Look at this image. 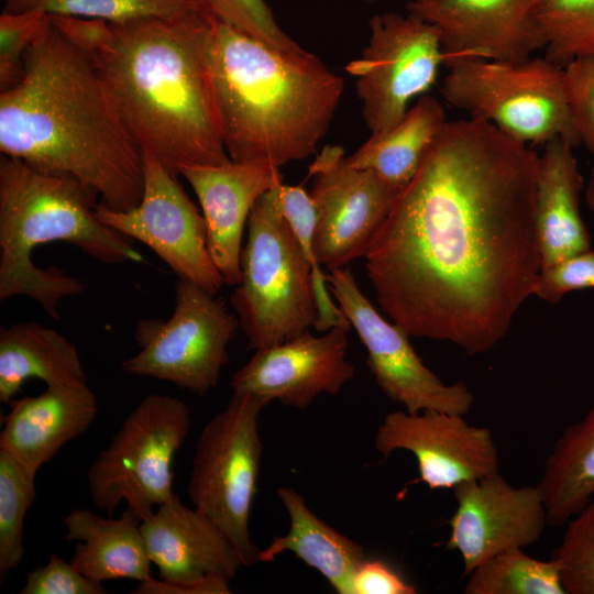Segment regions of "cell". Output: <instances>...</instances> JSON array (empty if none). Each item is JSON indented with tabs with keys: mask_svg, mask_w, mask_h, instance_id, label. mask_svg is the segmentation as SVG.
I'll use <instances>...</instances> for the list:
<instances>
[{
	"mask_svg": "<svg viewBox=\"0 0 594 594\" xmlns=\"http://www.w3.org/2000/svg\"><path fill=\"white\" fill-rule=\"evenodd\" d=\"M539 155L495 125L448 121L366 254L383 311L409 336L492 350L541 272Z\"/></svg>",
	"mask_w": 594,
	"mask_h": 594,
	"instance_id": "1",
	"label": "cell"
},
{
	"mask_svg": "<svg viewBox=\"0 0 594 594\" xmlns=\"http://www.w3.org/2000/svg\"><path fill=\"white\" fill-rule=\"evenodd\" d=\"M48 18L89 56L142 151L177 177L185 165L231 162L211 67L210 10L121 23Z\"/></svg>",
	"mask_w": 594,
	"mask_h": 594,
	"instance_id": "2",
	"label": "cell"
},
{
	"mask_svg": "<svg viewBox=\"0 0 594 594\" xmlns=\"http://www.w3.org/2000/svg\"><path fill=\"white\" fill-rule=\"evenodd\" d=\"M0 151L72 177L114 210L139 205L143 152L89 56L46 15L18 84L0 94Z\"/></svg>",
	"mask_w": 594,
	"mask_h": 594,
	"instance_id": "3",
	"label": "cell"
},
{
	"mask_svg": "<svg viewBox=\"0 0 594 594\" xmlns=\"http://www.w3.org/2000/svg\"><path fill=\"white\" fill-rule=\"evenodd\" d=\"M211 67L231 161L282 167L317 154L344 89L317 55L278 51L217 19Z\"/></svg>",
	"mask_w": 594,
	"mask_h": 594,
	"instance_id": "4",
	"label": "cell"
},
{
	"mask_svg": "<svg viewBox=\"0 0 594 594\" xmlns=\"http://www.w3.org/2000/svg\"><path fill=\"white\" fill-rule=\"evenodd\" d=\"M98 200L72 177L43 173L1 154L0 300L26 296L59 319V301L85 289L59 267L33 264L34 249L45 243L66 242L106 264L143 261L132 238L98 219Z\"/></svg>",
	"mask_w": 594,
	"mask_h": 594,
	"instance_id": "5",
	"label": "cell"
},
{
	"mask_svg": "<svg viewBox=\"0 0 594 594\" xmlns=\"http://www.w3.org/2000/svg\"><path fill=\"white\" fill-rule=\"evenodd\" d=\"M273 189L249 216L240 282L230 297L248 346L255 351L309 331L318 319L310 264Z\"/></svg>",
	"mask_w": 594,
	"mask_h": 594,
	"instance_id": "6",
	"label": "cell"
},
{
	"mask_svg": "<svg viewBox=\"0 0 594 594\" xmlns=\"http://www.w3.org/2000/svg\"><path fill=\"white\" fill-rule=\"evenodd\" d=\"M448 69L442 96L470 118L488 122L526 145L557 138L573 147L581 143L570 112L564 70L546 57L468 61Z\"/></svg>",
	"mask_w": 594,
	"mask_h": 594,
	"instance_id": "7",
	"label": "cell"
},
{
	"mask_svg": "<svg viewBox=\"0 0 594 594\" xmlns=\"http://www.w3.org/2000/svg\"><path fill=\"white\" fill-rule=\"evenodd\" d=\"M190 427L185 402L160 394L144 397L88 470L94 505L112 517L125 502L143 520L154 506L170 499L174 457Z\"/></svg>",
	"mask_w": 594,
	"mask_h": 594,
	"instance_id": "8",
	"label": "cell"
},
{
	"mask_svg": "<svg viewBox=\"0 0 594 594\" xmlns=\"http://www.w3.org/2000/svg\"><path fill=\"white\" fill-rule=\"evenodd\" d=\"M267 404L254 395L232 394L201 430L187 486L194 508L227 535L244 566L260 563L249 519L263 451L257 419Z\"/></svg>",
	"mask_w": 594,
	"mask_h": 594,
	"instance_id": "9",
	"label": "cell"
},
{
	"mask_svg": "<svg viewBox=\"0 0 594 594\" xmlns=\"http://www.w3.org/2000/svg\"><path fill=\"white\" fill-rule=\"evenodd\" d=\"M168 320L142 319L134 330L140 351L121 363L130 375L170 382L204 395L217 387L239 324L222 299L179 278Z\"/></svg>",
	"mask_w": 594,
	"mask_h": 594,
	"instance_id": "10",
	"label": "cell"
},
{
	"mask_svg": "<svg viewBox=\"0 0 594 594\" xmlns=\"http://www.w3.org/2000/svg\"><path fill=\"white\" fill-rule=\"evenodd\" d=\"M369 26L367 45L345 70L355 77L367 129L380 133L395 127L409 102L435 85L443 55L437 28L410 11L374 14Z\"/></svg>",
	"mask_w": 594,
	"mask_h": 594,
	"instance_id": "11",
	"label": "cell"
},
{
	"mask_svg": "<svg viewBox=\"0 0 594 594\" xmlns=\"http://www.w3.org/2000/svg\"><path fill=\"white\" fill-rule=\"evenodd\" d=\"M143 152L144 190L139 205L114 210L98 204L96 213L106 226L154 251L178 276L217 295L224 278L207 245V229L183 187L151 152Z\"/></svg>",
	"mask_w": 594,
	"mask_h": 594,
	"instance_id": "12",
	"label": "cell"
},
{
	"mask_svg": "<svg viewBox=\"0 0 594 594\" xmlns=\"http://www.w3.org/2000/svg\"><path fill=\"white\" fill-rule=\"evenodd\" d=\"M339 307L355 329L367 352V365L384 395L408 413L438 410L466 415L474 395L462 383L444 384L418 356L408 332L389 323L362 294L351 270L327 275Z\"/></svg>",
	"mask_w": 594,
	"mask_h": 594,
	"instance_id": "13",
	"label": "cell"
},
{
	"mask_svg": "<svg viewBox=\"0 0 594 594\" xmlns=\"http://www.w3.org/2000/svg\"><path fill=\"white\" fill-rule=\"evenodd\" d=\"M317 220L314 248L329 271L364 257L399 191L371 169L348 163L340 145H324L308 167Z\"/></svg>",
	"mask_w": 594,
	"mask_h": 594,
	"instance_id": "14",
	"label": "cell"
},
{
	"mask_svg": "<svg viewBox=\"0 0 594 594\" xmlns=\"http://www.w3.org/2000/svg\"><path fill=\"white\" fill-rule=\"evenodd\" d=\"M464 415L425 410L393 411L378 426L374 446L384 458L396 450L411 452L419 479L431 491L499 472L498 452L492 431L470 425Z\"/></svg>",
	"mask_w": 594,
	"mask_h": 594,
	"instance_id": "15",
	"label": "cell"
},
{
	"mask_svg": "<svg viewBox=\"0 0 594 594\" xmlns=\"http://www.w3.org/2000/svg\"><path fill=\"white\" fill-rule=\"evenodd\" d=\"M453 492L457 508L447 549L460 553L466 575L503 551L536 543L548 525L538 484L516 487L498 472L461 483Z\"/></svg>",
	"mask_w": 594,
	"mask_h": 594,
	"instance_id": "16",
	"label": "cell"
},
{
	"mask_svg": "<svg viewBox=\"0 0 594 594\" xmlns=\"http://www.w3.org/2000/svg\"><path fill=\"white\" fill-rule=\"evenodd\" d=\"M540 0L409 1L410 11L439 32L443 65L468 61L521 62L544 50Z\"/></svg>",
	"mask_w": 594,
	"mask_h": 594,
	"instance_id": "17",
	"label": "cell"
},
{
	"mask_svg": "<svg viewBox=\"0 0 594 594\" xmlns=\"http://www.w3.org/2000/svg\"><path fill=\"white\" fill-rule=\"evenodd\" d=\"M348 331L344 327H333L322 336L306 331L280 344L256 350L233 374V393L254 395L267 403L279 400L300 409L321 393L337 395L355 374L345 358Z\"/></svg>",
	"mask_w": 594,
	"mask_h": 594,
	"instance_id": "18",
	"label": "cell"
},
{
	"mask_svg": "<svg viewBox=\"0 0 594 594\" xmlns=\"http://www.w3.org/2000/svg\"><path fill=\"white\" fill-rule=\"evenodd\" d=\"M179 175L200 202L213 263L226 284L238 285L245 222L255 202L283 183L280 167L231 161L220 165H185Z\"/></svg>",
	"mask_w": 594,
	"mask_h": 594,
	"instance_id": "19",
	"label": "cell"
},
{
	"mask_svg": "<svg viewBox=\"0 0 594 594\" xmlns=\"http://www.w3.org/2000/svg\"><path fill=\"white\" fill-rule=\"evenodd\" d=\"M160 576L173 582H230L242 564L227 535L175 494L141 522Z\"/></svg>",
	"mask_w": 594,
	"mask_h": 594,
	"instance_id": "20",
	"label": "cell"
},
{
	"mask_svg": "<svg viewBox=\"0 0 594 594\" xmlns=\"http://www.w3.org/2000/svg\"><path fill=\"white\" fill-rule=\"evenodd\" d=\"M1 417L0 448L32 472L94 422L97 399L87 382L47 385L37 396L13 398Z\"/></svg>",
	"mask_w": 594,
	"mask_h": 594,
	"instance_id": "21",
	"label": "cell"
},
{
	"mask_svg": "<svg viewBox=\"0 0 594 594\" xmlns=\"http://www.w3.org/2000/svg\"><path fill=\"white\" fill-rule=\"evenodd\" d=\"M572 150L569 142L557 138L539 155L536 222L541 270L591 250L580 213L583 177Z\"/></svg>",
	"mask_w": 594,
	"mask_h": 594,
	"instance_id": "22",
	"label": "cell"
},
{
	"mask_svg": "<svg viewBox=\"0 0 594 594\" xmlns=\"http://www.w3.org/2000/svg\"><path fill=\"white\" fill-rule=\"evenodd\" d=\"M141 522L130 507L119 518H103L87 508L70 510L63 519L65 539L76 541L70 563L87 578L101 583L150 579L153 563Z\"/></svg>",
	"mask_w": 594,
	"mask_h": 594,
	"instance_id": "23",
	"label": "cell"
},
{
	"mask_svg": "<svg viewBox=\"0 0 594 594\" xmlns=\"http://www.w3.org/2000/svg\"><path fill=\"white\" fill-rule=\"evenodd\" d=\"M289 520V531L275 536L260 550V562H272L285 551L318 571L339 594H353V579L366 559L361 544L320 519L292 487L277 488Z\"/></svg>",
	"mask_w": 594,
	"mask_h": 594,
	"instance_id": "24",
	"label": "cell"
},
{
	"mask_svg": "<svg viewBox=\"0 0 594 594\" xmlns=\"http://www.w3.org/2000/svg\"><path fill=\"white\" fill-rule=\"evenodd\" d=\"M29 378L47 385L87 382L78 350L58 331L37 322L0 329V402L9 404Z\"/></svg>",
	"mask_w": 594,
	"mask_h": 594,
	"instance_id": "25",
	"label": "cell"
},
{
	"mask_svg": "<svg viewBox=\"0 0 594 594\" xmlns=\"http://www.w3.org/2000/svg\"><path fill=\"white\" fill-rule=\"evenodd\" d=\"M448 122L442 103L420 96L392 129L371 136L350 156L348 163L371 169L386 184L402 191L418 172L426 154Z\"/></svg>",
	"mask_w": 594,
	"mask_h": 594,
	"instance_id": "26",
	"label": "cell"
},
{
	"mask_svg": "<svg viewBox=\"0 0 594 594\" xmlns=\"http://www.w3.org/2000/svg\"><path fill=\"white\" fill-rule=\"evenodd\" d=\"M541 491L548 525L559 527L594 498V408L566 427L547 457Z\"/></svg>",
	"mask_w": 594,
	"mask_h": 594,
	"instance_id": "27",
	"label": "cell"
},
{
	"mask_svg": "<svg viewBox=\"0 0 594 594\" xmlns=\"http://www.w3.org/2000/svg\"><path fill=\"white\" fill-rule=\"evenodd\" d=\"M468 576L465 594H565L558 562L535 559L519 548L490 558Z\"/></svg>",
	"mask_w": 594,
	"mask_h": 594,
	"instance_id": "28",
	"label": "cell"
},
{
	"mask_svg": "<svg viewBox=\"0 0 594 594\" xmlns=\"http://www.w3.org/2000/svg\"><path fill=\"white\" fill-rule=\"evenodd\" d=\"M276 205L300 243L311 267L312 290L318 310L315 330L326 332L333 327L350 329L351 323L329 294L327 275L320 268L315 253L314 237L317 213L310 194L301 186L282 183L273 189Z\"/></svg>",
	"mask_w": 594,
	"mask_h": 594,
	"instance_id": "29",
	"label": "cell"
},
{
	"mask_svg": "<svg viewBox=\"0 0 594 594\" xmlns=\"http://www.w3.org/2000/svg\"><path fill=\"white\" fill-rule=\"evenodd\" d=\"M209 8L202 0H4V11L42 10L121 23L146 18H177Z\"/></svg>",
	"mask_w": 594,
	"mask_h": 594,
	"instance_id": "30",
	"label": "cell"
},
{
	"mask_svg": "<svg viewBox=\"0 0 594 594\" xmlns=\"http://www.w3.org/2000/svg\"><path fill=\"white\" fill-rule=\"evenodd\" d=\"M537 18L550 62L564 68L594 54V0H540Z\"/></svg>",
	"mask_w": 594,
	"mask_h": 594,
	"instance_id": "31",
	"label": "cell"
},
{
	"mask_svg": "<svg viewBox=\"0 0 594 594\" xmlns=\"http://www.w3.org/2000/svg\"><path fill=\"white\" fill-rule=\"evenodd\" d=\"M35 475L0 448V583L23 558V524L35 499Z\"/></svg>",
	"mask_w": 594,
	"mask_h": 594,
	"instance_id": "32",
	"label": "cell"
},
{
	"mask_svg": "<svg viewBox=\"0 0 594 594\" xmlns=\"http://www.w3.org/2000/svg\"><path fill=\"white\" fill-rule=\"evenodd\" d=\"M552 553L565 594H594V498L566 522Z\"/></svg>",
	"mask_w": 594,
	"mask_h": 594,
	"instance_id": "33",
	"label": "cell"
},
{
	"mask_svg": "<svg viewBox=\"0 0 594 594\" xmlns=\"http://www.w3.org/2000/svg\"><path fill=\"white\" fill-rule=\"evenodd\" d=\"M202 1L217 19L273 48L286 53L305 50L279 28L265 0Z\"/></svg>",
	"mask_w": 594,
	"mask_h": 594,
	"instance_id": "34",
	"label": "cell"
},
{
	"mask_svg": "<svg viewBox=\"0 0 594 594\" xmlns=\"http://www.w3.org/2000/svg\"><path fill=\"white\" fill-rule=\"evenodd\" d=\"M47 13L42 10L2 12L0 16V87L6 90L20 81L24 55Z\"/></svg>",
	"mask_w": 594,
	"mask_h": 594,
	"instance_id": "35",
	"label": "cell"
},
{
	"mask_svg": "<svg viewBox=\"0 0 594 594\" xmlns=\"http://www.w3.org/2000/svg\"><path fill=\"white\" fill-rule=\"evenodd\" d=\"M563 70L573 124L594 156V54L572 61Z\"/></svg>",
	"mask_w": 594,
	"mask_h": 594,
	"instance_id": "36",
	"label": "cell"
},
{
	"mask_svg": "<svg viewBox=\"0 0 594 594\" xmlns=\"http://www.w3.org/2000/svg\"><path fill=\"white\" fill-rule=\"evenodd\" d=\"M21 594H106L101 582L80 573L70 562L52 553L46 564L30 571Z\"/></svg>",
	"mask_w": 594,
	"mask_h": 594,
	"instance_id": "37",
	"label": "cell"
},
{
	"mask_svg": "<svg viewBox=\"0 0 594 594\" xmlns=\"http://www.w3.org/2000/svg\"><path fill=\"white\" fill-rule=\"evenodd\" d=\"M585 288H594V252L592 250L542 268L535 295L554 304L566 293Z\"/></svg>",
	"mask_w": 594,
	"mask_h": 594,
	"instance_id": "38",
	"label": "cell"
},
{
	"mask_svg": "<svg viewBox=\"0 0 594 594\" xmlns=\"http://www.w3.org/2000/svg\"><path fill=\"white\" fill-rule=\"evenodd\" d=\"M417 588L389 564L365 559L356 569L353 594H415Z\"/></svg>",
	"mask_w": 594,
	"mask_h": 594,
	"instance_id": "39",
	"label": "cell"
},
{
	"mask_svg": "<svg viewBox=\"0 0 594 594\" xmlns=\"http://www.w3.org/2000/svg\"><path fill=\"white\" fill-rule=\"evenodd\" d=\"M136 594H229V582H173L154 580L152 576L140 582Z\"/></svg>",
	"mask_w": 594,
	"mask_h": 594,
	"instance_id": "40",
	"label": "cell"
},
{
	"mask_svg": "<svg viewBox=\"0 0 594 594\" xmlns=\"http://www.w3.org/2000/svg\"><path fill=\"white\" fill-rule=\"evenodd\" d=\"M585 200L592 211H594V168L591 172V176L586 186Z\"/></svg>",
	"mask_w": 594,
	"mask_h": 594,
	"instance_id": "41",
	"label": "cell"
},
{
	"mask_svg": "<svg viewBox=\"0 0 594 594\" xmlns=\"http://www.w3.org/2000/svg\"><path fill=\"white\" fill-rule=\"evenodd\" d=\"M409 1L420 2V1H427V0H409Z\"/></svg>",
	"mask_w": 594,
	"mask_h": 594,
	"instance_id": "42",
	"label": "cell"
}]
</instances>
